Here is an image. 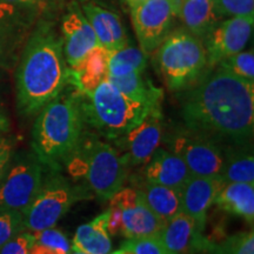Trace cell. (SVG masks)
Returning <instances> with one entry per match:
<instances>
[{"instance_id":"5b68a950","label":"cell","mask_w":254,"mask_h":254,"mask_svg":"<svg viewBox=\"0 0 254 254\" xmlns=\"http://www.w3.org/2000/svg\"><path fill=\"white\" fill-rule=\"evenodd\" d=\"M65 166L73 176L84 177L88 190L103 200H109L122 189L128 168L114 146L94 135L82 136Z\"/></svg>"},{"instance_id":"f1b7e54d","label":"cell","mask_w":254,"mask_h":254,"mask_svg":"<svg viewBox=\"0 0 254 254\" xmlns=\"http://www.w3.org/2000/svg\"><path fill=\"white\" fill-rule=\"evenodd\" d=\"M217 66L227 69L232 74L247 81L254 82V53L253 50L241 51L230 58L222 60Z\"/></svg>"},{"instance_id":"f35d334b","label":"cell","mask_w":254,"mask_h":254,"mask_svg":"<svg viewBox=\"0 0 254 254\" xmlns=\"http://www.w3.org/2000/svg\"><path fill=\"white\" fill-rule=\"evenodd\" d=\"M8 128H9V123H8L7 117H6L2 112H0V136H1L2 133L7 132Z\"/></svg>"},{"instance_id":"ba28073f","label":"cell","mask_w":254,"mask_h":254,"mask_svg":"<svg viewBox=\"0 0 254 254\" xmlns=\"http://www.w3.org/2000/svg\"><path fill=\"white\" fill-rule=\"evenodd\" d=\"M168 151L182 158L190 176L220 178L224 154L222 147L207 136L178 126L165 136Z\"/></svg>"},{"instance_id":"7c38bea8","label":"cell","mask_w":254,"mask_h":254,"mask_svg":"<svg viewBox=\"0 0 254 254\" xmlns=\"http://www.w3.org/2000/svg\"><path fill=\"white\" fill-rule=\"evenodd\" d=\"M164 138L161 111L151 112L131 131L116 139L127 166H140L158 150Z\"/></svg>"},{"instance_id":"ac0fdd59","label":"cell","mask_w":254,"mask_h":254,"mask_svg":"<svg viewBox=\"0 0 254 254\" xmlns=\"http://www.w3.org/2000/svg\"><path fill=\"white\" fill-rule=\"evenodd\" d=\"M110 51L97 46L78 65L69 68L68 84L80 94L94 91L107 78Z\"/></svg>"},{"instance_id":"3957f363","label":"cell","mask_w":254,"mask_h":254,"mask_svg":"<svg viewBox=\"0 0 254 254\" xmlns=\"http://www.w3.org/2000/svg\"><path fill=\"white\" fill-rule=\"evenodd\" d=\"M85 126L80 93L63 91L38 113L32 129L33 153L41 164L59 171L78 148Z\"/></svg>"},{"instance_id":"4fadbf2b","label":"cell","mask_w":254,"mask_h":254,"mask_svg":"<svg viewBox=\"0 0 254 254\" xmlns=\"http://www.w3.org/2000/svg\"><path fill=\"white\" fill-rule=\"evenodd\" d=\"M64 56L68 67L78 65L94 47L99 46L93 28L77 4H72L62 23Z\"/></svg>"},{"instance_id":"ffe728a7","label":"cell","mask_w":254,"mask_h":254,"mask_svg":"<svg viewBox=\"0 0 254 254\" xmlns=\"http://www.w3.org/2000/svg\"><path fill=\"white\" fill-rule=\"evenodd\" d=\"M179 18L190 33L204 41L220 23L221 15L214 0H184Z\"/></svg>"},{"instance_id":"ee69618b","label":"cell","mask_w":254,"mask_h":254,"mask_svg":"<svg viewBox=\"0 0 254 254\" xmlns=\"http://www.w3.org/2000/svg\"><path fill=\"white\" fill-rule=\"evenodd\" d=\"M112 254H119V252H118V251H117V252H114V253H112Z\"/></svg>"},{"instance_id":"7402d4cb","label":"cell","mask_w":254,"mask_h":254,"mask_svg":"<svg viewBox=\"0 0 254 254\" xmlns=\"http://www.w3.org/2000/svg\"><path fill=\"white\" fill-rule=\"evenodd\" d=\"M106 79L131 100L147 106L151 110L161 111L164 92L155 87L150 79L142 75V73H131L124 77H107Z\"/></svg>"},{"instance_id":"2e32d148","label":"cell","mask_w":254,"mask_h":254,"mask_svg":"<svg viewBox=\"0 0 254 254\" xmlns=\"http://www.w3.org/2000/svg\"><path fill=\"white\" fill-rule=\"evenodd\" d=\"M142 176L144 182L180 190L189 180L190 173L182 158L167 148L159 147L147 163L144 164Z\"/></svg>"},{"instance_id":"7a4b0ae2","label":"cell","mask_w":254,"mask_h":254,"mask_svg":"<svg viewBox=\"0 0 254 254\" xmlns=\"http://www.w3.org/2000/svg\"><path fill=\"white\" fill-rule=\"evenodd\" d=\"M68 77L63 38L49 25H41L27 41L15 74L19 113L24 117L39 113L65 90Z\"/></svg>"},{"instance_id":"8992f818","label":"cell","mask_w":254,"mask_h":254,"mask_svg":"<svg viewBox=\"0 0 254 254\" xmlns=\"http://www.w3.org/2000/svg\"><path fill=\"white\" fill-rule=\"evenodd\" d=\"M154 52V67L171 92L189 90L208 71L204 41L187 30L171 31Z\"/></svg>"},{"instance_id":"74e56055","label":"cell","mask_w":254,"mask_h":254,"mask_svg":"<svg viewBox=\"0 0 254 254\" xmlns=\"http://www.w3.org/2000/svg\"><path fill=\"white\" fill-rule=\"evenodd\" d=\"M30 254H60V253H58L55 250L50 249V247H46L44 245H40V244L34 243Z\"/></svg>"},{"instance_id":"9a60e30c","label":"cell","mask_w":254,"mask_h":254,"mask_svg":"<svg viewBox=\"0 0 254 254\" xmlns=\"http://www.w3.org/2000/svg\"><path fill=\"white\" fill-rule=\"evenodd\" d=\"M221 184L220 178L190 176L180 190L183 212L195 222L200 231H205L207 212L214 204Z\"/></svg>"},{"instance_id":"d6986e66","label":"cell","mask_w":254,"mask_h":254,"mask_svg":"<svg viewBox=\"0 0 254 254\" xmlns=\"http://www.w3.org/2000/svg\"><path fill=\"white\" fill-rule=\"evenodd\" d=\"M214 204L228 214L254 221V184L222 183L215 195Z\"/></svg>"},{"instance_id":"b9f144b4","label":"cell","mask_w":254,"mask_h":254,"mask_svg":"<svg viewBox=\"0 0 254 254\" xmlns=\"http://www.w3.org/2000/svg\"><path fill=\"white\" fill-rule=\"evenodd\" d=\"M126 1H127V2H128V4H129V6H131V7H132V6H134V5H136V4H138V2H140V1H142V0H126Z\"/></svg>"},{"instance_id":"9c48e42d","label":"cell","mask_w":254,"mask_h":254,"mask_svg":"<svg viewBox=\"0 0 254 254\" xmlns=\"http://www.w3.org/2000/svg\"><path fill=\"white\" fill-rule=\"evenodd\" d=\"M44 182V165L34 153L19 158L9 164L0 182V213L21 212L24 213L39 192Z\"/></svg>"},{"instance_id":"f546056e","label":"cell","mask_w":254,"mask_h":254,"mask_svg":"<svg viewBox=\"0 0 254 254\" xmlns=\"http://www.w3.org/2000/svg\"><path fill=\"white\" fill-rule=\"evenodd\" d=\"M24 231V218L21 212H1L0 213V247Z\"/></svg>"},{"instance_id":"60d3db41","label":"cell","mask_w":254,"mask_h":254,"mask_svg":"<svg viewBox=\"0 0 254 254\" xmlns=\"http://www.w3.org/2000/svg\"><path fill=\"white\" fill-rule=\"evenodd\" d=\"M119 254H135L134 252H133V250L129 249V247H126V246H122V249H120L119 251Z\"/></svg>"},{"instance_id":"52a82bcc","label":"cell","mask_w":254,"mask_h":254,"mask_svg":"<svg viewBox=\"0 0 254 254\" xmlns=\"http://www.w3.org/2000/svg\"><path fill=\"white\" fill-rule=\"evenodd\" d=\"M92 198L87 186L75 185L58 171L44 178L39 192L23 213L24 231L38 233L55 225L78 201Z\"/></svg>"},{"instance_id":"e575fe53","label":"cell","mask_w":254,"mask_h":254,"mask_svg":"<svg viewBox=\"0 0 254 254\" xmlns=\"http://www.w3.org/2000/svg\"><path fill=\"white\" fill-rule=\"evenodd\" d=\"M140 199L139 190L134 189H120L118 192H116L111 196L110 206H118L122 209H126L132 207Z\"/></svg>"},{"instance_id":"836d02e7","label":"cell","mask_w":254,"mask_h":254,"mask_svg":"<svg viewBox=\"0 0 254 254\" xmlns=\"http://www.w3.org/2000/svg\"><path fill=\"white\" fill-rule=\"evenodd\" d=\"M34 243V234L23 231L0 247V254H30Z\"/></svg>"},{"instance_id":"d4e9b609","label":"cell","mask_w":254,"mask_h":254,"mask_svg":"<svg viewBox=\"0 0 254 254\" xmlns=\"http://www.w3.org/2000/svg\"><path fill=\"white\" fill-rule=\"evenodd\" d=\"M138 190L145 204L164 222L183 212L180 190L147 182L142 183Z\"/></svg>"},{"instance_id":"277c9868","label":"cell","mask_w":254,"mask_h":254,"mask_svg":"<svg viewBox=\"0 0 254 254\" xmlns=\"http://www.w3.org/2000/svg\"><path fill=\"white\" fill-rule=\"evenodd\" d=\"M85 125L99 136L116 140L140 124L154 110L135 103L104 80L88 94H80Z\"/></svg>"},{"instance_id":"83f0119b","label":"cell","mask_w":254,"mask_h":254,"mask_svg":"<svg viewBox=\"0 0 254 254\" xmlns=\"http://www.w3.org/2000/svg\"><path fill=\"white\" fill-rule=\"evenodd\" d=\"M207 252L209 254H254L253 230L236 233L219 243L211 241Z\"/></svg>"},{"instance_id":"603a6c76","label":"cell","mask_w":254,"mask_h":254,"mask_svg":"<svg viewBox=\"0 0 254 254\" xmlns=\"http://www.w3.org/2000/svg\"><path fill=\"white\" fill-rule=\"evenodd\" d=\"M107 220L109 211L79 226L73 238L72 250L86 254H109L112 241L107 232Z\"/></svg>"},{"instance_id":"8fae6325","label":"cell","mask_w":254,"mask_h":254,"mask_svg":"<svg viewBox=\"0 0 254 254\" xmlns=\"http://www.w3.org/2000/svg\"><path fill=\"white\" fill-rule=\"evenodd\" d=\"M254 18L231 17L220 21L205 41L208 69L244 51L253 32Z\"/></svg>"},{"instance_id":"4316f807","label":"cell","mask_w":254,"mask_h":254,"mask_svg":"<svg viewBox=\"0 0 254 254\" xmlns=\"http://www.w3.org/2000/svg\"><path fill=\"white\" fill-rule=\"evenodd\" d=\"M11 4L0 2V68L9 69L17 63L19 36L14 31L13 21H9Z\"/></svg>"},{"instance_id":"30bf717a","label":"cell","mask_w":254,"mask_h":254,"mask_svg":"<svg viewBox=\"0 0 254 254\" xmlns=\"http://www.w3.org/2000/svg\"><path fill=\"white\" fill-rule=\"evenodd\" d=\"M174 17L172 0H142L132 6V24L145 55H152L168 36Z\"/></svg>"},{"instance_id":"7bdbcfd3","label":"cell","mask_w":254,"mask_h":254,"mask_svg":"<svg viewBox=\"0 0 254 254\" xmlns=\"http://www.w3.org/2000/svg\"><path fill=\"white\" fill-rule=\"evenodd\" d=\"M69 254V253H68ZM72 254H86V253H82V252H75L74 251V253H72Z\"/></svg>"},{"instance_id":"44dd1931","label":"cell","mask_w":254,"mask_h":254,"mask_svg":"<svg viewBox=\"0 0 254 254\" xmlns=\"http://www.w3.org/2000/svg\"><path fill=\"white\" fill-rule=\"evenodd\" d=\"M224 164L221 183L254 184V154L252 142L222 147Z\"/></svg>"},{"instance_id":"d590c367","label":"cell","mask_w":254,"mask_h":254,"mask_svg":"<svg viewBox=\"0 0 254 254\" xmlns=\"http://www.w3.org/2000/svg\"><path fill=\"white\" fill-rule=\"evenodd\" d=\"M12 152H13V144L9 139L0 136V182L4 178L6 171L11 164Z\"/></svg>"},{"instance_id":"cb8c5ba5","label":"cell","mask_w":254,"mask_h":254,"mask_svg":"<svg viewBox=\"0 0 254 254\" xmlns=\"http://www.w3.org/2000/svg\"><path fill=\"white\" fill-rule=\"evenodd\" d=\"M164 224L165 222L145 204L140 196L135 205L123 209L120 233L127 239L155 236L160 233Z\"/></svg>"},{"instance_id":"6da1fadb","label":"cell","mask_w":254,"mask_h":254,"mask_svg":"<svg viewBox=\"0 0 254 254\" xmlns=\"http://www.w3.org/2000/svg\"><path fill=\"white\" fill-rule=\"evenodd\" d=\"M184 125L221 146L251 142L254 131V82L221 66L186 90L182 103Z\"/></svg>"},{"instance_id":"e0dca14e","label":"cell","mask_w":254,"mask_h":254,"mask_svg":"<svg viewBox=\"0 0 254 254\" xmlns=\"http://www.w3.org/2000/svg\"><path fill=\"white\" fill-rule=\"evenodd\" d=\"M81 9L93 28L99 46L112 52L128 45L122 19L116 12L94 2H86Z\"/></svg>"},{"instance_id":"484cf974","label":"cell","mask_w":254,"mask_h":254,"mask_svg":"<svg viewBox=\"0 0 254 254\" xmlns=\"http://www.w3.org/2000/svg\"><path fill=\"white\" fill-rule=\"evenodd\" d=\"M147 55L140 47L125 46L110 52L107 77H124L131 73H144Z\"/></svg>"},{"instance_id":"d6a6232c","label":"cell","mask_w":254,"mask_h":254,"mask_svg":"<svg viewBox=\"0 0 254 254\" xmlns=\"http://www.w3.org/2000/svg\"><path fill=\"white\" fill-rule=\"evenodd\" d=\"M123 245L129 247L135 254H168L159 234L135 238V239H127Z\"/></svg>"},{"instance_id":"ab89813d","label":"cell","mask_w":254,"mask_h":254,"mask_svg":"<svg viewBox=\"0 0 254 254\" xmlns=\"http://www.w3.org/2000/svg\"><path fill=\"white\" fill-rule=\"evenodd\" d=\"M0 2L11 5H33L38 2V0H0Z\"/></svg>"},{"instance_id":"8d00e7d4","label":"cell","mask_w":254,"mask_h":254,"mask_svg":"<svg viewBox=\"0 0 254 254\" xmlns=\"http://www.w3.org/2000/svg\"><path fill=\"white\" fill-rule=\"evenodd\" d=\"M122 212L123 209L118 206H110L106 227L111 236H117L122 231Z\"/></svg>"},{"instance_id":"4dcf8cb0","label":"cell","mask_w":254,"mask_h":254,"mask_svg":"<svg viewBox=\"0 0 254 254\" xmlns=\"http://www.w3.org/2000/svg\"><path fill=\"white\" fill-rule=\"evenodd\" d=\"M221 17L254 18V0H214Z\"/></svg>"},{"instance_id":"1f68e13d","label":"cell","mask_w":254,"mask_h":254,"mask_svg":"<svg viewBox=\"0 0 254 254\" xmlns=\"http://www.w3.org/2000/svg\"><path fill=\"white\" fill-rule=\"evenodd\" d=\"M36 238V243L44 245L50 249L57 251L60 254H68L71 250L67 238L63 232H60L56 228L51 227L47 230H44L38 233H33Z\"/></svg>"},{"instance_id":"5bb4252c","label":"cell","mask_w":254,"mask_h":254,"mask_svg":"<svg viewBox=\"0 0 254 254\" xmlns=\"http://www.w3.org/2000/svg\"><path fill=\"white\" fill-rule=\"evenodd\" d=\"M159 237L168 254H200L207 252L211 245V240L184 212L165 222Z\"/></svg>"}]
</instances>
